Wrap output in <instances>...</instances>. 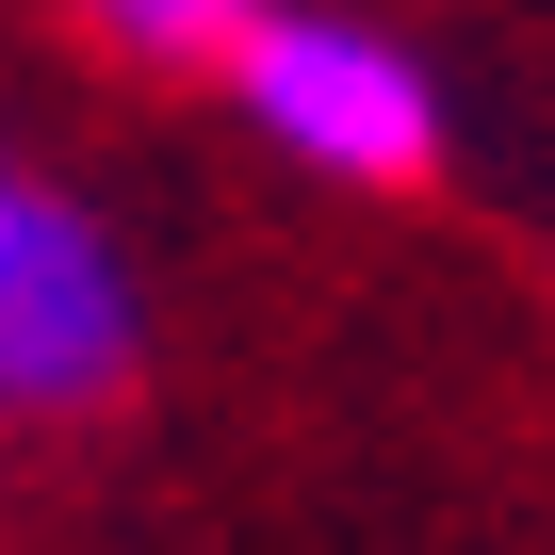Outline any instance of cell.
Segmentation results:
<instances>
[{
  "instance_id": "7a4b0ae2",
  "label": "cell",
  "mask_w": 555,
  "mask_h": 555,
  "mask_svg": "<svg viewBox=\"0 0 555 555\" xmlns=\"http://www.w3.org/2000/svg\"><path fill=\"white\" fill-rule=\"evenodd\" d=\"M131 360H147V295L115 229L17 180V212H0V409H99L131 392Z\"/></svg>"
},
{
  "instance_id": "3957f363",
  "label": "cell",
  "mask_w": 555,
  "mask_h": 555,
  "mask_svg": "<svg viewBox=\"0 0 555 555\" xmlns=\"http://www.w3.org/2000/svg\"><path fill=\"white\" fill-rule=\"evenodd\" d=\"M245 17H261V0H82V34L115 66H229Z\"/></svg>"
},
{
  "instance_id": "6da1fadb",
  "label": "cell",
  "mask_w": 555,
  "mask_h": 555,
  "mask_svg": "<svg viewBox=\"0 0 555 555\" xmlns=\"http://www.w3.org/2000/svg\"><path fill=\"white\" fill-rule=\"evenodd\" d=\"M229 99L261 147H295L311 180H360V196H409L441 180V66L392 34V17H344V0H261L229 34Z\"/></svg>"
},
{
  "instance_id": "277c9868",
  "label": "cell",
  "mask_w": 555,
  "mask_h": 555,
  "mask_svg": "<svg viewBox=\"0 0 555 555\" xmlns=\"http://www.w3.org/2000/svg\"><path fill=\"white\" fill-rule=\"evenodd\" d=\"M0 212H17V164H0Z\"/></svg>"
}]
</instances>
